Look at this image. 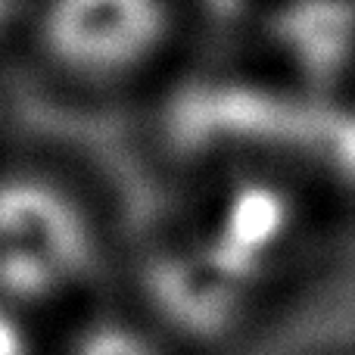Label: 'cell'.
Wrapping results in <instances>:
<instances>
[{"instance_id":"6da1fadb","label":"cell","mask_w":355,"mask_h":355,"mask_svg":"<svg viewBox=\"0 0 355 355\" xmlns=\"http://www.w3.org/2000/svg\"><path fill=\"white\" fill-rule=\"evenodd\" d=\"M190 28L184 0H35L19 60L62 100L110 106L166 87Z\"/></svg>"},{"instance_id":"7a4b0ae2","label":"cell","mask_w":355,"mask_h":355,"mask_svg":"<svg viewBox=\"0 0 355 355\" xmlns=\"http://www.w3.org/2000/svg\"><path fill=\"white\" fill-rule=\"evenodd\" d=\"M106 256L103 218L72 175L0 159V300L56 324L100 296Z\"/></svg>"},{"instance_id":"3957f363","label":"cell","mask_w":355,"mask_h":355,"mask_svg":"<svg viewBox=\"0 0 355 355\" xmlns=\"http://www.w3.org/2000/svg\"><path fill=\"white\" fill-rule=\"evenodd\" d=\"M128 302L184 355H209L252 324L262 300L187 234L144 252Z\"/></svg>"},{"instance_id":"277c9868","label":"cell","mask_w":355,"mask_h":355,"mask_svg":"<svg viewBox=\"0 0 355 355\" xmlns=\"http://www.w3.org/2000/svg\"><path fill=\"white\" fill-rule=\"evenodd\" d=\"M277 172H250L227 181L202 206L190 237L250 293L265 300L271 287L302 259L309 237V209L293 184Z\"/></svg>"},{"instance_id":"5b68a950","label":"cell","mask_w":355,"mask_h":355,"mask_svg":"<svg viewBox=\"0 0 355 355\" xmlns=\"http://www.w3.org/2000/svg\"><path fill=\"white\" fill-rule=\"evenodd\" d=\"M256 31L275 81L300 100H346L355 91V0H271Z\"/></svg>"},{"instance_id":"8992f818","label":"cell","mask_w":355,"mask_h":355,"mask_svg":"<svg viewBox=\"0 0 355 355\" xmlns=\"http://www.w3.org/2000/svg\"><path fill=\"white\" fill-rule=\"evenodd\" d=\"M50 355H184L128 300H97L50 324Z\"/></svg>"},{"instance_id":"52a82bcc","label":"cell","mask_w":355,"mask_h":355,"mask_svg":"<svg viewBox=\"0 0 355 355\" xmlns=\"http://www.w3.org/2000/svg\"><path fill=\"white\" fill-rule=\"evenodd\" d=\"M0 355H50V324L0 300Z\"/></svg>"}]
</instances>
